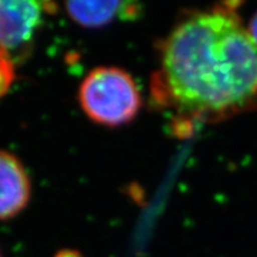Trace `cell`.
I'll list each match as a JSON object with an SVG mask.
<instances>
[{"label":"cell","mask_w":257,"mask_h":257,"mask_svg":"<svg viewBox=\"0 0 257 257\" xmlns=\"http://www.w3.org/2000/svg\"><path fill=\"white\" fill-rule=\"evenodd\" d=\"M15 79V60L0 48V98L8 94Z\"/></svg>","instance_id":"8992f818"},{"label":"cell","mask_w":257,"mask_h":257,"mask_svg":"<svg viewBox=\"0 0 257 257\" xmlns=\"http://www.w3.org/2000/svg\"><path fill=\"white\" fill-rule=\"evenodd\" d=\"M53 3L32 0H0V48L14 54L28 49L40 29L43 15L53 12Z\"/></svg>","instance_id":"3957f363"},{"label":"cell","mask_w":257,"mask_h":257,"mask_svg":"<svg viewBox=\"0 0 257 257\" xmlns=\"http://www.w3.org/2000/svg\"><path fill=\"white\" fill-rule=\"evenodd\" d=\"M31 198L27 168L14 154L0 149V220H8L25 210Z\"/></svg>","instance_id":"277c9868"},{"label":"cell","mask_w":257,"mask_h":257,"mask_svg":"<svg viewBox=\"0 0 257 257\" xmlns=\"http://www.w3.org/2000/svg\"><path fill=\"white\" fill-rule=\"evenodd\" d=\"M248 31H249L250 36L252 37L253 42H255L256 46H257V12H256L255 15H253V17L251 18V21H250Z\"/></svg>","instance_id":"52a82bcc"},{"label":"cell","mask_w":257,"mask_h":257,"mask_svg":"<svg viewBox=\"0 0 257 257\" xmlns=\"http://www.w3.org/2000/svg\"><path fill=\"white\" fill-rule=\"evenodd\" d=\"M78 100L89 119L107 127L131 123L142 107L137 83L118 67L92 69L80 83Z\"/></svg>","instance_id":"7a4b0ae2"},{"label":"cell","mask_w":257,"mask_h":257,"mask_svg":"<svg viewBox=\"0 0 257 257\" xmlns=\"http://www.w3.org/2000/svg\"><path fill=\"white\" fill-rule=\"evenodd\" d=\"M152 95L187 121H217L257 105V46L233 9L180 21L160 48Z\"/></svg>","instance_id":"6da1fadb"},{"label":"cell","mask_w":257,"mask_h":257,"mask_svg":"<svg viewBox=\"0 0 257 257\" xmlns=\"http://www.w3.org/2000/svg\"><path fill=\"white\" fill-rule=\"evenodd\" d=\"M54 257H83L82 253H80L78 250L73 249H63L60 250Z\"/></svg>","instance_id":"ba28073f"},{"label":"cell","mask_w":257,"mask_h":257,"mask_svg":"<svg viewBox=\"0 0 257 257\" xmlns=\"http://www.w3.org/2000/svg\"><path fill=\"white\" fill-rule=\"evenodd\" d=\"M0 257H2V255H0Z\"/></svg>","instance_id":"9c48e42d"},{"label":"cell","mask_w":257,"mask_h":257,"mask_svg":"<svg viewBox=\"0 0 257 257\" xmlns=\"http://www.w3.org/2000/svg\"><path fill=\"white\" fill-rule=\"evenodd\" d=\"M64 8L73 22L87 29L104 28L115 19H134L141 12L134 2H69Z\"/></svg>","instance_id":"5b68a950"}]
</instances>
